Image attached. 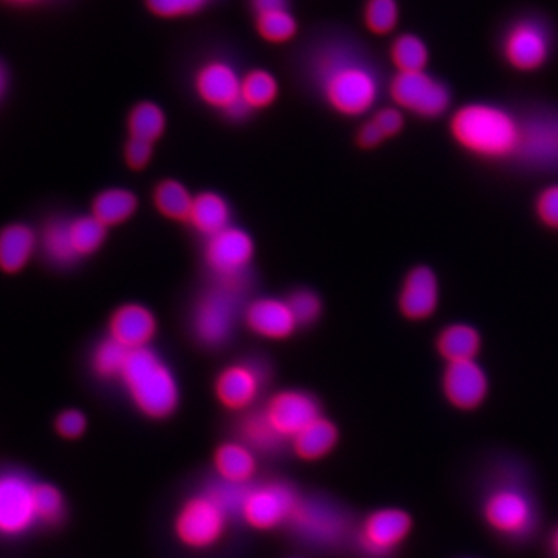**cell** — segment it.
<instances>
[{
    "label": "cell",
    "instance_id": "cell-31",
    "mask_svg": "<svg viewBox=\"0 0 558 558\" xmlns=\"http://www.w3.org/2000/svg\"><path fill=\"white\" fill-rule=\"evenodd\" d=\"M128 130L132 138L145 140L154 145L167 130L163 109L153 101L138 102L131 110Z\"/></svg>",
    "mask_w": 558,
    "mask_h": 558
},
{
    "label": "cell",
    "instance_id": "cell-27",
    "mask_svg": "<svg viewBox=\"0 0 558 558\" xmlns=\"http://www.w3.org/2000/svg\"><path fill=\"white\" fill-rule=\"evenodd\" d=\"M215 468L220 480L247 484L256 473V458L245 444L229 442L220 446L215 454Z\"/></svg>",
    "mask_w": 558,
    "mask_h": 558
},
{
    "label": "cell",
    "instance_id": "cell-3",
    "mask_svg": "<svg viewBox=\"0 0 558 558\" xmlns=\"http://www.w3.org/2000/svg\"><path fill=\"white\" fill-rule=\"evenodd\" d=\"M120 379L145 416L165 418L178 409L180 396L174 374L149 347L131 351Z\"/></svg>",
    "mask_w": 558,
    "mask_h": 558
},
{
    "label": "cell",
    "instance_id": "cell-17",
    "mask_svg": "<svg viewBox=\"0 0 558 558\" xmlns=\"http://www.w3.org/2000/svg\"><path fill=\"white\" fill-rule=\"evenodd\" d=\"M241 78L226 61H208L194 75V89L209 108L226 110L241 98Z\"/></svg>",
    "mask_w": 558,
    "mask_h": 558
},
{
    "label": "cell",
    "instance_id": "cell-33",
    "mask_svg": "<svg viewBox=\"0 0 558 558\" xmlns=\"http://www.w3.org/2000/svg\"><path fill=\"white\" fill-rule=\"evenodd\" d=\"M194 197L178 180H165L154 191V204L161 215L175 220H189Z\"/></svg>",
    "mask_w": 558,
    "mask_h": 558
},
{
    "label": "cell",
    "instance_id": "cell-49",
    "mask_svg": "<svg viewBox=\"0 0 558 558\" xmlns=\"http://www.w3.org/2000/svg\"><path fill=\"white\" fill-rule=\"evenodd\" d=\"M550 553H553L554 558H558V529L550 538Z\"/></svg>",
    "mask_w": 558,
    "mask_h": 558
},
{
    "label": "cell",
    "instance_id": "cell-42",
    "mask_svg": "<svg viewBox=\"0 0 558 558\" xmlns=\"http://www.w3.org/2000/svg\"><path fill=\"white\" fill-rule=\"evenodd\" d=\"M535 215L546 229L558 231V183L539 191L535 199Z\"/></svg>",
    "mask_w": 558,
    "mask_h": 558
},
{
    "label": "cell",
    "instance_id": "cell-12",
    "mask_svg": "<svg viewBox=\"0 0 558 558\" xmlns=\"http://www.w3.org/2000/svg\"><path fill=\"white\" fill-rule=\"evenodd\" d=\"M255 255L252 238L244 230L229 229L208 238L205 259L219 279L245 277Z\"/></svg>",
    "mask_w": 558,
    "mask_h": 558
},
{
    "label": "cell",
    "instance_id": "cell-7",
    "mask_svg": "<svg viewBox=\"0 0 558 558\" xmlns=\"http://www.w3.org/2000/svg\"><path fill=\"white\" fill-rule=\"evenodd\" d=\"M35 486V481L25 473H0V537H24L38 526Z\"/></svg>",
    "mask_w": 558,
    "mask_h": 558
},
{
    "label": "cell",
    "instance_id": "cell-16",
    "mask_svg": "<svg viewBox=\"0 0 558 558\" xmlns=\"http://www.w3.org/2000/svg\"><path fill=\"white\" fill-rule=\"evenodd\" d=\"M439 278L428 266L413 267L407 274L399 293V311L410 322H425L438 312Z\"/></svg>",
    "mask_w": 558,
    "mask_h": 558
},
{
    "label": "cell",
    "instance_id": "cell-48",
    "mask_svg": "<svg viewBox=\"0 0 558 558\" xmlns=\"http://www.w3.org/2000/svg\"><path fill=\"white\" fill-rule=\"evenodd\" d=\"M250 112H253V110L250 109L248 106L241 100V98L236 102H233L229 109L223 110V113H226V116L229 117L231 121L244 120Z\"/></svg>",
    "mask_w": 558,
    "mask_h": 558
},
{
    "label": "cell",
    "instance_id": "cell-5",
    "mask_svg": "<svg viewBox=\"0 0 558 558\" xmlns=\"http://www.w3.org/2000/svg\"><path fill=\"white\" fill-rule=\"evenodd\" d=\"M484 521L506 538L523 539L537 524V509L527 492L515 484L495 486L483 502Z\"/></svg>",
    "mask_w": 558,
    "mask_h": 558
},
{
    "label": "cell",
    "instance_id": "cell-19",
    "mask_svg": "<svg viewBox=\"0 0 558 558\" xmlns=\"http://www.w3.org/2000/svg\"><path fill=\"white\" fill-rule=\"evenodd\" d=\"M290 524L303 537L315 543H333L343 537L348 523L336 509L315 501H301L290 517Z\"/></svg>",
    "mask_w": 558,
    "mask_h": 558
},
{
    "label": "cell",
    "instance_id": "cell-37",
    "mask_svg": "<svg viewBox=\"0 0 558 558\" xmlns=\"http://www.w3.org/2000/svg\"><path fill=\"white\" fill-rule=\"evenodd\" d=\"M241 435L245 446L250 447L252 450L274 451L278 449L279 444L284 440L275 432V428L271 427L264 411L252 413L244 418Z\"/></svg>",
    "mask_w": 558,
    "mask_h": 558
},
{
    "label": "cell",
    "instance_id": "cell-30",
    "mask_svg": "<svg viewBox=\"0 0 558 558\" xmlns=\"http://www.w3.org/2000/svg\"><path fill=\"white\" fill-rule=\"evenodd\" d=\"M389 57L398 72H422L427 69L429 51L424 39L413 33H403L392 40Z\"/></svg>",
    "mask_w": 558,
    "mask_h": 558
},
{
    "label": "cell",
    "instance_id": "cell-38",
    "mask_svg": "<svg viewBox=\"0 0 558 558\" xmlns=\"http://www.w3.org/2000/svg\"><path fill=\"white\" fill-rule=\"evenodd\" d=\"M398 0H366L363 21L369 33L387 36L396 31L399 24Z\"/></svg>",
    "mask_w": 558,
    "mask_h": 558
},
{
    "label": "cell",
    "instance_id": "cell-51",
    "mask_svg": "<svg viewBox=\"0 0 558 558\" xmlns=\"http://www.w3.org/2000/svg\"><path fill=\"white\" fill-rule=\"evenodd\" d=\"M20 2H28V0H20Z\"/></svg>",
    "mask_w": 558,
    "mask_h": 558
},
{
    "label": "cell",
    "instance_id": "cell-10",
    "mask_svg": "<svg viewBox=\"0 0 558 558\" xmlns=\"http://www.w3.org/2000/svg\"><path fill=\"white\" fill-rule=\"evenodd\" d=\"M299 502L300 498L296 497L295 492L286 484H266V486L250 488L241 515L250 526L259 531H269L290 521Z\"/></svg>",
    "mask_w": 558,
    "mask_h": 558
},
{
    "label": "cell",
    "instance_id": "cell-39",
    "mask_svg": "<svg viewBox=\"0 0 558 558\" xmlns=\"http://www.w3.org/2000/svg\"><path fill=\"white\" fill-rule=\"evenodd\" d=\"M209 0H145L146 9L160 20H180L194 16L205 9Z\"/></svg>",
    "mask_w": 558,
    "mask_h": 558
},
{
    "label": "cell",
    "instance_id": "cell-32",
    "mask_svg": "<svg viewBox=\"0 0 558 558\" xmlns=\"http://www.w3.org/2000/svg\"><path fill=\"white\" fill-rule=\"evenodd\" d=\"M259 38L269 44H288L299 35L300 25L290 9L269 11L255 16Z\"/></svg>",
    "mask_w": 558,
    "mask_h": 558
},
{
    "label": "cell",
    "instance_id": "cell-9",
    "mask_svg": "<svg viewBox=\"0 0 558 558\" xmlns=\"http://www.w3.org/2000/svg\"><path fill=\"white\" fill-rule=\"evenodd\" d=\"M502 53L510 68L519 72H535L549 60V33L542 22L521 20L506 33Z\"/></svg>",
    "mask_w": 558,
    "mask_h": 558
},
{
    "label": "cell",
    "instance_id": "cell-2",
    "mask_svg": "<svg viewBox=\"0 0 558 558\" xmlns=\"http://www.w3.org/2000/svg\"><path fill=\"white\" fill-rule=\"evenodd\" d=\"M317 78L330 108L344 117H360L376 106L380 84L366 62L347 51H328L317 64Z\"/></svg>",
    "mask_w": 558,
    "mask_h": 558
},
{
    "label": "cell",
    "instance_id": "cell-21",
    "mask_svg": "<svg viewBox=\"0 0 558 558\" xmlns=\"http://www.w3.org/2000/svg\"><path fill=\"white\" fill-rule=\"evenodd\" d=\"M110 337L131 351L148 348L157 332V319L142 304H124L110 318Z\"/></svg>",
    "mask_w": 558,
    "mask_h": 558
},
{
    "label": "cell",
    "instance_id": "cell-8",
    "mask_svg": "<svg viewBox=\"0 0 558 558\" xmlns=\"http://www.w3.org/2000/svg\"><path fill=\"white\" fill-rule=\"evenodd\" d=\"M229 517L207 494L191 498L175 517V537L190 549L211 548L226 534Z\"/></svg>",
    "mask_w": 558,
    "mask_h": 558
},
{
    "label": "cell",
    "instance_id": "cell-15",
    "mask_svg": "<svg viewBox=\"0 0 558 558\" xmlns=\"http://www.w3.org/2000/svg\"><path fill=\"white\" fill-rule=\"evenodd\" d=\"M523 134L517 159L535 170H558V116L521 121Z\"/></svg>",
    "mask_w": 558,
    "mask_h": 558
},
{
    "label": "cell",
    "instance_id": "cell-22",
    "mask_svg": "<svg viewBox=\"0 0 558 558\" xmlns=\"http://www.w3.org/2000/svg\"><path fill=\"white\" fill-rule=\"evenodd\" d=\"M483 349V336L469 323H451L440 330L436 339V351L446 363L478 359Z\"/></svg>",
    "mask_w": 558,
    "mask_h": 558
},
{
    "label": "cell",
    "instance_id": "cell-47",
    "mask_svg": "<svg viewBox=\"0 0 558 558\" xmlns=\"http://www.w3.org/2000/svg\"><path fill=\"white\" fill-rule=\"evenodd\" d=\"M250 9L258 16L269 11L290 9V0H250Z\"/></svg>",
    "mask_w": 558,
    "mask_h": 558
},
{
    "label": "cell",
    "instance_id": "cell-11",
    "mask_svg": "<svg viewBox=\"0 0 558 558\" xmlns=\"http://www.w3.org/2000/svg\"><path fill=\"white\" fill-rule=\"evenodd\" d=\"M440 388L454 410L475 411L486 402L490 381L478 360H465L447 363Z\"/></svg>",
    "mask_w": 558,
    "mask_h": 558
},
{
    "label": "cell",
    "instance_id": "cell-44",
    "mask_svg": "<svg viewBox=\"0 0 558 558\" xmlns=\"http://www.w3.org/2000/svg\"><path fill=\"white\" fill-rule=\"evenodd\" d=\"M376 126L379 128L385 138L398 137L403 128H405V116L403 110L396 108L380 109L379 112L374 113L373 119Z\"/></svg>",
    "mask_w": 558,
    "mask_h": 558
},
{
    "label": "cell",
    "instance_id": "cell-1",
    "mask_svg": "<svg viewBox=\"0 0 558 558\" xmlns=\"http://www.w3.org/2000/svg\"><path fill=\"white\" fill-rule=\"evenodd\" d=\"M454 143L483 160L517 159L523 124L513 113L490 102H469L450 117Z\"/></svg>",
    "mask_w": 558,
    "mask_h": 558
},
{
    "label": "cell",
    "instance_id": "cell-28",
    "mask_svg": "<svg viewBox=\"0 0 558 558\" xmlns=\"http://www.w3.org/2000/svg\"><path fill=\"white\" fill-rule=\"evenodd\" d=\"M138 199L130 190L110 189L98 194L92 215L106 227L120 226L137 211Z\"/></svg>",
    "mask_w": 558,
    "mask_h": 558
},
{
    "label": "cell",
    "instance_id": "cell-43",
    "mask_svg": "<svg viewBox=\"0 0 558 558\" xmlns=\"http://www.w3.org/2000/svg\"><path fill=\"white\" fill-rule=\"evenodd\" d=\"M58 435L64 439H78L87 428V418L78 410L62 411L54 421Z\"/></svg>",
    "mask_w": 558,
    "mask_h": 558
},
{
    "label": "cell",
    "instance_id": "cell-20",
    "mask_svg": "<svg viewBox=\"0 0 558 558\" xmlns=\"http://www.w3.org/2000/svg\"><path fill=\"white\" fill-rule=\"evenodd\" d=\"M248 329L264 339H288L299 328L288 301L260 299L253 301L245 310Z\"/></svg>",
    "mask_w": 558,
    "mask_h": 558
},
{
    "label": "cell",
    "instance_id": "cell-46",
    "mask_svg": "<svg viewBox=\"0 0 558 558\" xmlns=\"http://www.w3.org/2000/svg\"><path fill=\"white\" fill-rule=\"evenodd\" d=\"M384 134H381L379 128L376 126L373 120L366 121L359 130L357 143L360 148L374 149L380 146L385 142Z\"/></svg>",
    "mask_w": 558,
    "mask_h": 558
},
{
    "label": "cell",
    "instance_id": "cell-25",
    "mask_svg": "<svg viewBox=\"0 0 558 558\" xmlns=\"http://www.w3.org/2000/svg\"><path fill=\"white\" fill-rule=\"evenodd\" d=\"M39 247L54 267L65 269L80 260L70 236V219L53 218L44 226L39 234Z\"/></svg>",
    "mask_w": 558,
    "mask_h": 558
},
{
    "label": "cell",
    "instance_id": "cell-35",
    "mask_svg": "<svg viewBox=\"0 0 558 558\" xmlns=\"http://www.w3.org/2000/svg\"><path fill=\"white\" fill-rule=\"evenodd\" d=\"M130 354L131 349L109 337L95 349L94 355H92V366L102 379H116V377H121Z\"/></svg>",
    "mask_w": 558,
    "mask_h": 558
},
{
    "label": "cell",
    "instance_id": "cell-45",
    "mask_svg": "<svg viewBox=\"0 0 558 558\" xmlns=\"http://www.w3.org/2000/svg\"><path fill=\"white\" fill-rule=\"evenodd\" d=\"M153 143L145 142V140L130 138L126 149H124V157L132 170H143L149 163L150 157H153Z\"/></svg>",
    "mask_w": 558,
    "mask_h": 558
},
{
    "label": "cell",
    "instance_id": "cell-13",
    "mask_svg": "<svg viewBox=\"0 0 558 558\" xmlns=\"http://www.w3.org/2000/svg\"><path fill=\"white\" fill-rule=\"evenodd\" d=\"M413 520L403 509L387 508L369 513L360 527V546L371 556L384 557L410 537Z\"/></svg>",
    "mask_w": 558,
    "mask_h": 558
},
{
    "label": "cell",
    "instance_id": "cell-36",
    "mask_svg": "<svg viewBox=\"0 0 558 558\" xmlns=\"http://www.w3.org/2000/svg\"><path fill=\"white\" fill-rule=\"evenodd\" d=\"M36 519L39 526H58L65 517V499L60 488L49 483H36Z\"/></svg>",
    "mask_w": 558,
    "mask_h": 558
},
{
    "label": "cell",
    "instance_id": "cell-40",
    "mask_svg": "<svg viewBox=\"0 0 558 558\" xmlns=\"http://www.w3.org/2000/svg\"><path fill=\"white\" fill-rule=\"evenodd\" d=\"M248 490L247 484H234L220 480L219 483L209 486L207 495L219 508L226 510L229 515H233L236 512L241 513Z\"/></svg>",
    "mask_w": 558,
    "mask_h": 558
},
{
    "label": "cell",
    "instance_id": "cell-26",
    "mask_svg": "<svg viewBox=\"0 0 558 558\" xmlns=\"http://www.w3.org/2000/svg\"><path fill=\"white\" fill-rule=\"evenodd\" d=\"M339 429L329 418L318 417L292 439L293 450L304 461H317L336 449Z\"/></svg>",
    "mask_w": 558,
    "mask_h": 558
},
{
    "label": "cell",
    "instance_id": "cell-4",
    "mask_svg": "<svg viewBox=\"0 0 558 558\" xmlns=\"http://www.w3.org/2000/svg\"><path fill=\"white\" fill-rule=\"evenodd\" d=\"M245 277L219 279V284L201 296L194 311L193 328L205 347H220L230 339L240 312Z\"/></svg>",
    "mask_w": 558,
    "mask_h": 558
},
{
    "label": "cell",
    "instance_id": "cell-41",
    "mask_svg": "<svg viewBox=\"0 0 558 558\" xmlns=\"http://www.w3.org/2000/svg\"><path fill=\"white\" fill-rule=\"evenodd\" d=\"M288 303L299 326L312 325L322 314V301L311 290H296L290 295Z\"/></svg>",
    "mask_w": 558,
    "mask_h": 558
},
{
    "label": "cell",
    "instance_id": "cell-23",
    "mask_svg": "<svg viewBox=\"0 0 558 558\" xmlns=\"http://www.w3.org/2000/svg\"><path fill=\"white\" fill-rule=\"evenodd\" d=\"M39 247L38 234L24 223H13L0 231V269L16 274Z\"/></svg>",
    "mask_w": 558,
    "mask_h": 558
},
{
    "label": "cell",
    "instance_id": "cell-14",
    "mask_svg": "<svg viewBox=\"0 0 558 558\" xmlns=\"http://www.w3.org/2000/svg\"><path fill=\"white\" fill-rule=\"evenodd\" d=\"M263 411L271 427L284 440H292L301 429L322 417L317 400L296 389L278 392Z\"/></svg>",
    "mask_w": 558,
    "mask_h": 558
},
{
    "label": "cell",
    "instance_id": "cell-29",
    "mask_svg": "<svg viewBox=\"0 0 558 558\" xmlns=\"http://www.w3.org/2000/svg\"><path fill=\"white\" fill-rule=\"evenodd\" d=\"M279 84L269 70H250L241 78V100L252 110L266 109L277 101Z\"/></svg>",
    "mask_w": 558,
    "mask_h": 558
},
{
    "label": "cell",
    "instance_id": "cell-6",
    "mask_svg": "<svg viewBox=\"0 0 558 558\" xmlns=\"http://www.w3.org/2000/svg\"><path fill=\"white\" fill-rule=\"evenodd\" d=\"M389 97L399 109L421 119H439L451 106V92L447 84L429 73L398 72L389 83Z\"/></svg>",
    "mask_w": 558,
    "mask_h": 558
},
{
    "label": "cell",
    "instance_id": "cell-24",
    "mask_svg": "<svg viewBox=\"0 0 558 558\" xmlns=\"http://www.w3.org/2000/svg\"><path fill=\"white\" fill-rule=\"evenodd\" d=\"M231 211L229 204L219 194L205 191L194 197L189 216V222L199 233L211 238L219 231L229 229Z\"/></svg>",
    "mask_w": 558,
    "mask_h": 558
},
{
    "label": "cell",
    "instance_id": "cell-34",
    "mask_svg": "<svg viewBox=\"0 0 558 558\" xmlns=\"http://www.w3.org/2000/svg\"><path fill=\"white\" fill-rule=\"evenodd\" d=\"M106 234H108V227L94 215L70 219V236L80 258L97 252L106 241Z\"/></svg>",
    "mask_w": 558,
    "mask_h": 558
},
{
    "label": "cell",
    "instance_id": "cell-50",
    "mask_svg": "<svg viewBox=\"0 0 558 558\" xmlns=\"http://www.w3.org/2000/svg\"><path fill=\"white\" fill-rule=\"evenodd\" d=\"M3 87H5V75H3L2 69H0V94H2Z\"/></svg>",
    "mask_w": 558,
    "mask_h": 558
},
{
    "label": "cell",
    "instance_id": "cell-18",
    "mask_svg": "<svg viewBox=\"0 0 558 558\" xmlns=\"http://www.w3.org/2000/svg\"><path fill=\"white\" fill-rule=\"evenodd\" d=\"M266 371L255 363H234L219 374L216 396L229 410H245L258 398Z\"/></svg>",
    "mask_w": 558,
    "mask_h": 558
}]
</instances>
